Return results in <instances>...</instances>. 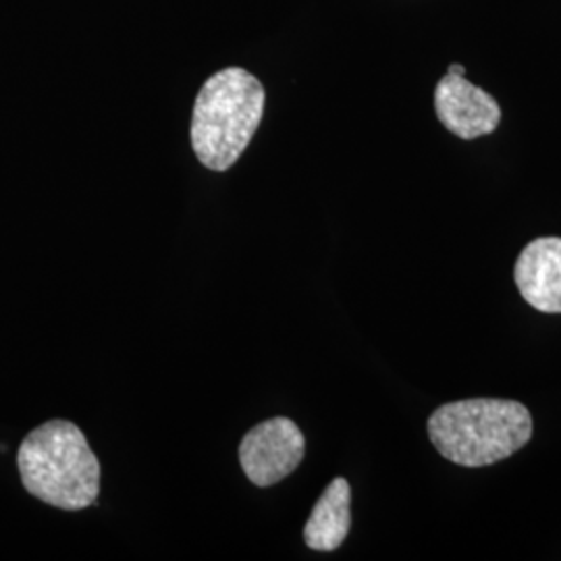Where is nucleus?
<instances>
[{
  "label": "nucleus",
  "instance_id": "7ed1b4c3",
  "mask_svg": "<svg viewBox=\"0 0 561 561\" xmlns=\"http://www.w3.org/2000/svg\"><path fill=\"white\" fill-rule=\"evenodd\" d=\"M428 437L445 460L482 468L510 458L530 442L533 416L520 401H451L431 414Z\"/></svg>",
  "mask_w": 561,
  "mask_h": 561
},
{
  "label": "nucleus",
  "instance_id": "0eeeda50",
  "mask_svg": "<svg viewBox=\"0 0 561 561\" xmlns=\"http://www.w3.org/2000/svg\"><path fill=\"white\" fill-rule=\"evenodd\" d=\"M352 489L345 479L329 482L304 526V541L314 551H335L352 526Z\"/></svg>",
  "mask_w": 561,
  "mask_h": 561
},
{
  "label": "nucleus",
  "instance_id": "f257e3e1",
  "mask_svg": "<svg viewBox=\"0 0 561 561\" xmlns=\"http://www.w3.org/2000/svg\"><path fill=\"white\" fill-rule=\"evenodd\" d=\"M18 466L25 491L53 507L78 512L99 497L101 463L73 422L34 428L21 443Z\"/></svg>",
  "mask_w": 561,
  "mask_h": 561
},
{
  "label": "nucleus",
  "instance_id": "6e6552de",
  "mask_svg": "<svg viewBox=\"0 0 561 561\" xmlns=\"http://www.w3.org/2000/svg\"><path fill=\"white\" fill-rule=\"evenodd\" d=\"M447 73H454V76H463V73H466V69L456 62V65H451V67H449V71H447Z\"/></svg>",
  "mask_w": 561,
  "mask_h": 561
},
{
  "label": "nucleus",
  "instance_id": "423d86ee",
  "mask_svg": "<svg viewBox=\"0 0 561 561\" xmlns=\"http://www.w3.org/2000/svg\"><path fill=\"white\" fill-rule=\"evenodd\" d=\"M514 279L533 308L561 314V238L530 241L516 261Z\"/></svg>",
  "mask_w": 561,
  "mask_h": 561
},
{
  "label": "nucleus",
  "instance_id": "f03ea898",
  "mask_svg": "<svg viewBox=\"0 0 561 561\" xmlns=\"http://www.w3.org/2000/svg\"><path fill=\"white\" fill-rule=\"evenodd\" d=\"M264 101L259 78L241 67H227L204 81L194 104L190 138L206 169L227 171L240 161L261 127Z\"/></svg>",
  "mask_w": 561,
  "mask_h": 561
},
{
  "label": "nucleus",
  "instance_id": "20e7f679",
  "mask_svg": "<svg viewBox=\"0 0 561 561\" xmlns=\"http://www.w3.org/2000/svg\"><path fill=\"white\" fill-rule=\"evenodd\" d=\"M304 454L306 442L300 426L277 416L256 424L241 439V470L256 486H273L300 466Z\"/></svg>",
  "mask_w": 561,
  "mask_h": 561
},
{
  "label": "nucleus",
  "instance_id": "39448f33",
  "mask_svg": "<svg viewBox=\"0 0 561 561\" xmlns=\"http://www.w3.org/2000/svg\"><path fill=\"white\" fill-rule=\"evenodd\" d=\"M435 111L443 127L461 140L489 136L502 121V108L489 92L454 73H447L437 83Z\"/></svg>",
  "mask_w": 561,
  "mask_h": 561
}]
</instances>
